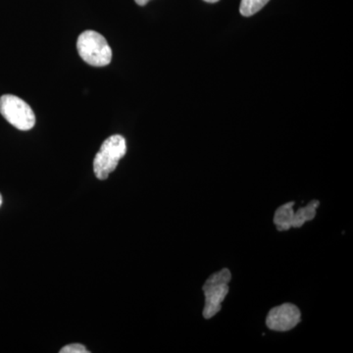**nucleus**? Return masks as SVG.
Returning a JSON list of instances; mask_svg holds the SVG:
<instances>
[{
	"mask_svg": "<svg viewBox=\"0 0 353 353\" xmlns=\"http://www.w3.org/2000/svg\"><path fill=\"white\" fill-rule=\"evenodd\" d=\"M0 113L16 129L29 131L36 125V115L27 102L12 94L0 97Z\"/></svg>",
	"mask_w": 353,
	"mask_h": 353,
	"instance_id": "20e7f679",
	"label": "nucleus"
},
{
	"mask_svg": "<svg viewBox=\"0 0 353 353\" xmlns=\"http://www.w3.org/2000/svg\"><path fill=\"white\" fill-rule=\"evenodd\" d=\"M320 202L312 201L307 205L303 208H299L294 214V221H292V228L303 227L306 222L314 219L316 211L319 208Z\"/></svg>",
	"mask_w": 353,
	"mask_h": 353,
	"instance_id": "0eeeda50",
	"label": "nucleus"
},
{
	"mask_svg": "<svg viewBox=\"0 0 353 353\" xmlns=\"http://www.w3.org/2000/svg\"><path fill=\"white\" fill-rule=\"evenodd\" d=\"M60 353H90V350L81 343H71L62 348Z\"/></svg>",
	"mask_w": 353,
	"mask_h": 353,
	"instance_id": "1a4fd4ad",
	"label": "nucleus"
},
{
	"mask_svg": "<svg viewBox=\"0 0 353 353\" xmlns=\"http://www.w3.org/2000/svg\"><path fill=\"white\" fill-rule=\"evenodd\" d=\"M204 1L208 2V3H216V2L219 1V0H204Z\"/></svg>",
	"mask_w": 353,
	"mask_h": 353,
	"instance_id": "9b49d317",
	"label": "nucleus"
},
{
	"mask_svg": "<svg viewBox=\"0 0 353 353\" xmlns=\"http://www.w3.org/2000/svg\"><path fill=\"white\" fill-rule=\"evenodd\" d=\"M294 202L290 201L289 203L280 206L276 210L275 215H274V224L277 227L278 231H288L292 228L294 214Z\"/></svg>",
	"mask_w": 353,
	"mask_h": 353,
	"instance_id": "423d86ee",
	"label": "nucleus"
},
{
	"mask_svg": "<svg viewBox=\"0 0 353 353\" xmlns=\"http://www.w3.org/2000/svg\"><path fill=\"white\" fill-rule=\"evenodd\" d=\"M231 279L232 274L229 269H222L217 273L212 274L206 280L205 284L202 287L205 297L203 308V317L205 319H211L222 308V303L229 292Z\"/></svg>",
	"mask_w": 353,
	"mask_h": 353,
	"instance_id": "7ed1b4c3",
	"label": "nucleus"
},
{
	"mask_svg": "<svg viewBox=\"0 0 353 353\" xmlns=\"http://www.w3.org/2000/svg\"><path fill=\"white\" fill-rule=\"evenodd\" d=\"M270 0H241L240 12L245 17H250L259 12Z\"/></svg>",
	"mask_w": 353,
	"mask_h": 353,
	"instance_id": "6e6552de",
	"label": "nucleus"
},
{
	"mask_svg": "<svg viewBox=\"0 0 353 353\" xmlns=\"http://www.w3.org/2000/svg\"><path fill=\"white\" fill-rule=\"evenodd\" d=\"M134 1H136V3L139 4V6H145L150 0H134Z\"/></svg>",
	"mask_w": 353,
	"mask_h": 353,
	"instance_id": "9d476101",
	"label": "nucleus"
},
{
	"mask_svg": "<svg viewBox=\"0 0 353 353\" xmlns=\"http://www.w3.org/2000/svg\"><path fill=\"white\" fill-rule=\"evenodd\" d=\"M301 321V310L292 303H284L272 308L266 318L267 327L276 332L290 331Z\"/></svg>",
	"mask_w": 353,
	"mask_h": 353,
	"instance_id": "39448f33",
	"label": "nucleus"
},
{
	"mask_svg": "<svg viewBox=\"0 0 353 353\" xmlns=\"http://www.w3.org/2000/svg\"><path fill=\"white\" fill-rule=\"evenodd\" d=\"M127 152L126 139L120 134L109 137L95 155L94 171L99 180H106Z\"/></svg>",
	"mask_w": 353,
	"mask_h": 353,
	"instance_id": "f03ea898",
	"label": "nucleus"
},
{
	"mask_svg": "<svg viewBox=\"0 0 353 353\" xmlns=\"http://www.w3.org/2000/svg\"><path fill=\"white\" fill-rule=\"evenodd\" d=\"M2 204V196L1 194H0V206H1Z\"/></svg>",
	"mask_w": 353,
	"mask_h": 353,
	"instance_id": "f8f14e48",
	"label": "nucleus"
},
{
	"mask_svg": "<svg viewBox=\"0 0 353 353\" xmlns=\"http://www.w3.org/2000/svg\"><path fill=\"white\" fill-rule=\"evenodd\" d=\"M77 50L83 61L94 67L108 66L112 60V50L99 32L85 31L79 36Z\"/></svg>",
	"mask_w": 353,
	"mask_h": 353,
	"instance_id": "f257e3e1",
	"label": "nucleus"
}]
</instances>
